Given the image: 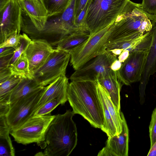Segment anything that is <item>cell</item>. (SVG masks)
Segmentation results:
<instances>
[{
	"instance_id": "d6a6232c",
	"label": "cell",
	"mask_w": 156,
	"mask_h": 156,
	"mask_svg": "<svg viewBox=\"0 0 156 156\" xmlns=\"http://www.w3.org/2000/svg\"><path fill=\"white\" fill-rule=\"evenodd\" d=\"M12 75L9 67L0 69V83L5 81Z\"/></svg>"
},
{
	"instance_id": "ab89813d",
	"label": "cell",
	"mask_w": 156,
	"mask_h": 156,
	"mask_svg": "<svg viewBox=\"0 0 156 156\" xmlns=\"http://www.w3.org/2000/svg\"><path fill=\"white\" fill-rule=\"evenodd\" d=\"M10 0H0V10L3 9Z\"/></svg>"
},
{
	"instance_id": "9c48e42d",
	"label": "cell",
	"mask_w": 156,
	"mask_h": 156,
	"mask_svg": "<svg viewBox=\"0 0 156 156\" xmlns=\"http://www.w3.org/2000/svg\"><path fill=\"white\" fill-rule=\"evenodd\" d=\"M70 59L69 53L54 49L45 62L31 77L43 86L49 85L59 77L66 76Z\"/></svg>"
},
{
	"instance_id": "5b68a950",
	"label": "cell",
	"mask_w": 156,
	"mask_h": 156,
	"mask_svg": "<svg viewBox=\"0 0 156 156\" xmlns=\"http://www.w3.org/2000/svg\"><path fill=\"white\" fill-rule=\"evenodd\" d=\"M75 1L71 0L63 12L48 16L43 28L38 34L36 39H45L52 46H56L67 36L81 32L74 23Z\"/></svg>"
},
{
	"instance_id": "4dcf8cb0",
	"label": "cell",
	"mask_w": 156,
	"mask_h": 156,
	"mask_svg": "<svg viewBox=\"0 0 156 156\" xmlns=\"http://www.w3.org/2000/svg\"><path fill=\"white\" fill-rule=\"evenodd\" d=\"M141 5L143 9L147 13L156 14V0H143Z\"/></svg>"
},
{
	"instance_id": "277c9868",
	"label": "cell",
	"mask_w": 156,
	"mask_h": 156,
	"mask_svg": "<svg viewBox=\"0 0 156 156\" xmlns=\"http://www.w3.org/2000/svg\"><path fill=\"white\" fill-rule=\"evenodd\" d=\"M129 0H88L84 24L90 35L112 24Z\"/></svg>"
},
{
	"instance_id": "cb8c5ba5",
	"label": "cell",
	"mask_w": 156,
	"mask_h": 156,
	"mask_svg": "<svg viewBox=\"0 0 156 156\" xmlns=\"http://www.w3.org/2000/svg\"><path fill=\"white\" fill-rule=\"evenodd\" d=\"M71 0H43L48 16L63 12Z\"/></svg>"
},
{
	"instance_id": "d6986e66",
	"label": "cell",
	"mask_w": 156,
	"mask_h": 156,
	"mask_svg": "<svg viewBox=\"0 0 156 156\" xmlns=\"http://www.w3.org/2000/svg\"><path fill=\"white\" fill-rule=\"evenodd\" d=\"M44 87L31 77H24L11 93L9 104Z\"/></svg>"
},
{
	"instance_id": "4316f807",
	"label": "cell",
	"mask_w": 156,
	"mask_h": 156,
	"mask_svg": "<svg viewBox=\"0 0 156 156\" xmlns=\"http://www.w3.org/2000/svg\"><path fill=\"white\" fill-rule=\"evenodd\" d=\"M65 103L59 98L52 99L45 103L34 112V117L41 116L51 113V112L60 105H63Z\"/></svg>"
},
{
	"instance_id": "ac0fdd59",
	"label": "cell",
	"mask_w": 156,
	"mask_h": 156,
	"mask_svg": "<svg viewBox=\"0 0 156 156\" xmlns=\"http://www.w3.org/2000/svg\"><path fill=\"white\" fill-rule=\"evenodd\" d=\"M97 81L106 89L113 104L121 111L120 92L122 85L118 80L116 71L110 69Z\"/></svg>"
},
{
	"instance_id": "9a60e30c",
	"label": "cell",
	"mask_w": 156,
	"mask_h": 156,
	"mask_svg": "<svg viewBox=\"0 0 156 156\" xmlns=\"http://www.w3.org/2000/svg\"><path fill=\"white\" fill-rule=\"evenodd\" d=\"M21 9L27 16L34 27L31 39H35L43 28L48 17L43 0H18Z\"/></svg>"
},
{
	"instance_id": "8fae6325",
	"label": "cell",
	"mask_w": 156,
	"mask_h": 156,
	"mask_svg": "<svg viewBox=\"0 0 156 156\" xmlns=\"http://www.w3.org/2000/svg\"><path fill=\"white\" fill-rule=\"evenodd\" d=\"M149 49L132 52L122 63L120 69L116 71L118 80L122 84L128 86L140 81Z\"/></svg>"
},
{
	"instance_id": "f35d334b",
	"label": "cell",
	"mask_w": 156,
	"mask_h": 156,
	"mask_svg": "<svg viewBox=\"0 0 156 156\" xmlns=\"http://www.w3.org/2000/svg\"><path fill=\"white\" fill-rule=\"evenodd\" d=\"M108 51L117 56L119 55L123 51L122 49H115Z\"/></svg>"
},
{
	"instance_id": "e0dca14e",
	"label": "cell",
	"mask_w": 156,
	"mask_h": 156,
	"mask_svg": "<svg viewBox=\"0 0 156 156\" xmlns=\"http://www.w3.org/2000/svg\"><path fill=\"white\" fill-rule=\"evenodd\" d=\"M152 41L140 81L139 91L141 97L144 95L150 76L156 72V23L152 30Z\"/></svg>"
},
{
	"instance_id": "3957f363",
	"label": "cell",
	"mask_w": 156,
	"mask_h": 156,
	"mask_svg": "<svg viewBox=\"0 0 156 156\" xmlns=\"http://www.w3.org/2000/svg\"><path fill=\"white\" fill-rule=\"evenodd\" d=\"M156 17L144 11L141 5L129 0L109 28L107 43L129 37H140L151 31Z\"/></svg>"
},
{
	"instance_id": "484cf974",
	"label": "cell",
	"mask_w": 156,
	"mask_h": 156,
	"mask_svg": "<svg viewBox=\"0 0 156 156\" xmlns=\"http://www.w3.org/2000/svg\"><path fill=\"white\" fill-rule=\"evenodd\" d=\"M9 67L11 69L12 74L30 77L28 61L24 52L14 63Z\"/></svg>"
},
{
	"instance_id": "2e32d148",
	"label": "cell",
	"mask_w": 156,
	"mask_h": 156,
	"mask_svg": "<svg viewBox=\"0 0 156 156\" xmlns=\"http://www.w3.org/2000/svg\"><path fill=\"white\" fill-rule=\"evenodd\" d=\"M69 83L68 78L64 76L48 85L37 105L35 112L45 103L56 98H61L65 103L68 101L67 89Z\"/></svg>"
},
{
	"instance_id": "f1b7e54d",
	"label": "cell",
	"mask_w": 156,
	"mask_h": 156,
	"mask_svg": "<svg viewBox=\"0 0 156 156\" xmlns=\"http://www.w3.org/2000/svg\"><path fill=\"white\" fill-rule=\"evenodd\" d=\"M21 35L17 33L13 34L0 44V48L10 47L16 49L20 44Z\"/></svg>"
},
{
	"instance_id": "ffe728a7",
	"label": "cell",
	"mask_w": 156,
	"mask_h": 156,
	"mask_svg": "<svg viewBox=\"0 0 156 156\" xmlns=\"http://www.w3.org/2000/svg\"><path fill=\"white\" fill-rule=\"evenodd\" d=\"M10 132L6 116H0V156L15 155V149L9 135Z\"/></svg>"
},
{
	"instance_id": "8992f818",
	"label": "cell",
	"mask_w": 156,
	"mask_h": 156,
	"mask_svg": "<svg viewBox=\"0 0 156 156\" xmlns=\"http://www.w3.org/2000/svg\"><path fill=\"white\" fill-rule=\"evenodd\" d=\"M111 25L90 35L83 43L67 52L70 55L71 64L75 70L106 51L110 34L109 29Z\"/></svg>"
},
{
	"instance_id": "1f68e13d",
	"label": "cell",
	"mask_w": 156,
	"mask_h": 156,
	"mask_svg": "<svg viewBox=\"0 0 156 156\" xmlns=\"http://www.w3.org/2000/svg\"><path fill=\"white\" fill-rule=\"evenodd\" d=\"M88 0H75L74 8L75 20L84 9L87 4Z\"/></svg>"
},
{
	"instance_id": "7a4b0ae2",
	"label": "cell",
	"mask_w": 156,
	"mask_h": 156,
	"mask_svg": "<svg viewBox=\"0 0 156 156\" xmlns=\"http://www.w3.org/2000/svg\"><path fill=\"white\" fill-rule=\"evenodd\" d=\"M73 111L67 110L55 116L46 131L44 140L38 145L42 149L35 155L68 156L76 146L77 133L72 118Z\"/></svg>"
},
{
	"instance_id": "7c38bea8",
	"label": "cell",
	"mask_w": 156,
	"mask_h": 156,
	"mask_svg": "<svg viewBox=\"0 0 156 156\" xmlns=\"http://www.w3.org/2000/svg\"><path fill=\"white\" fill-rule=\"evenodd\" d=\"M21 8L18 0H10L0 10V44L21 30Z\"/></svg>"
},
{
	"instance_id": "5bb4252c",
	"label": "cell",
	"mask_w": 156,
	"mask_h": 156,
	"mask_svg": "<svg viewBox=\"0 0 156 156\" xmlns=\"http://www.w3.org/2000/svg\"><path fill=\"white\" fill-rule=\"evenodd\" d=\"M122 131L118 135L108 137L105 147L98 153V156H128L129 151V130L122 112Z\"/></svg>"
},
{
	"instance_id": "603a6c76",
	"label": "cell",
	"mask_w": 156,
	"mask_h": 156,
	"mask_svg": "<svg viewBox=\"0 0 156 156\" xmlns=\"http://www.w3.org/2000/svg\"><path fill=\"white\" fill-rule=\"evenodd\" d=\"M24 77L12 74L5 81L0 83V102L9 104V98L11 93Z\"/></svg>"
},
{
	"instance_id": "30bf717a",
	"label": "cell",
	"mask_w": 156,
	"mask_h": 156,
	"mask_svg": "<svg viewBox=\"0 0 156 156\" xmlns=\"http://www.w3.org/2000/svg\"><path fill=\"white\" fill-rule=\"evenodd\" d=\"M116 55L107 50L103 53L90 59L75 70L71 76L70 80L97 81L110 69L112 63L117 58Z\"/></svg>"
},
{
	"instance_id": "6da1fadb",
	"label": "cell",
	"mask_w": 156,
	"mask_h": 156,
	"mask_svg": "<svg viewBox=\"0 0 156 156\" xmlns=\"http://www.w3.org/2000/svg\"><path fill=\"white\" fill-rule=\"evenodd\" d=\"M97 81L74 80L68 83V101L75 114L81 115L93 127L101 129L105 122Z\"/></svg>"
},
{
	"instance_id": "4fadbf2b",
	"label": "cell",
	"mask_w": 156,
	"mask_h": 156,
	"mask_svg": "<svg viewBox=\"0 0 156 156\" xmlns=\"http://www.w3.org/2000/svg\"><path fill=\"white\" fill-rule=\"evenodd\" d=\"M54 49L52 46L45 39H31L24 52L28 61L31 77L32 74L45 62Z\"/></svg>"
},
{
	"instance_id": "44dd1931",
	"label": "cell",
	"mask_w": 156,
	"mask_h": 156,
	"mask_svg": "<svg viewBox=\"0 0 156 156\" xmlns=\"http://www.w3.org/2000/svg\"><path fill=\"white\" fill-rule=\"evenodd\" d=\"M97 82V87L98 94L105 101L114 121L118 135L122 131L121 111L119 110L113 104L106 89L98 81Z\"/></svg>"
},
{
	"instance_id": "e575fe53",
	"label": "cell",
	"mask_w": 156,
	"mask_h": 156,
	"mask_svg": "<svg viewBox=\"0 0 156 156\" xmlns=\"http://www.w3.org/2000/svg\"><path fill=\"white\" fill-rule=\"evenodd\" d=\"M16 49L12 47L0 48V57L14 54Z\"/></svg>"
},
{
	"instance_id": "74e56055",
	"label": "cell",
	"mask_w": 156,
	"mask_h": 156,
	"mask_svg": "<svg viewBox=\"0 0 156 156\" xmlns=\"http://www.w3.org/2000/svg\"><path fill=\"white\" fill-rule=\"evenodd\" d=\"M147 156H156V141L152 147H150Z\"/></svg>"
},
{
	"instance_id": "52a82bcc",
	"label": "cell",
	"mask_w": 156,
	"mask_h": 156,
	"mask_svg": "<svg viewBox=\"0 0 156 156\" xmlns=\"http://www.w3.org/2000/svg\"><path fill=\"white\" fill-rule=\"evenodd\" d=\"M48 87H44L9 104L6 118L10 131L19 127L33 117L37 105Z\"/></svg>"
},
{
	"instance_id": "836d02e7",
	"label": "cell",
	"mask_w": 156,
	"mask_h": 156,
	"mask_svg": "<svg viewBox=\"0 0 156 156\" xmlns=\"http://www.w3.org/2000/svg\"><path fill=\"white\" fill-rule=\"evenodd\" d=\"M13 54L0 57V69L9 67V62Z\"/></svg>"
},
{
	"instance_id": "d4e9b609",
	"label": "cell",
	"mask_w": 156,
	"mask_h": 156,
	"mask_svg": "<svg viewBox=\"0 0 156 156\" xmlns=\"http://www.w3.org/2000/svg\"><path fill=\"white\" fill-rule=\"evenodd\" d=\"M99 96L102 103L105 118L104 123L101 129L108 137L117 135L115 125L105 101L101 97Z\"/></svg>"
},
{
	"instance_id": "ba28073f",
	"label": "cell",
	"mask_w": 156,
	"mask_h": 156,
	"mask_svg": "<svg viewBox=\"0 0 156 156\" xmlns=\"http://www.w3.org/2000/svg\"><path fill=\"white\" fill-rule=\"evenodd\" d=\"M55 115L51 113L38 117L33 116L10 133L19 144L27 145L33 143L38 144L44 140L45 134Z\"/></svg>"
},
{
	"instance_id": "60d3db41",
	"label": "cell",
	"mask_w": 156,
	"mask_h": 156,
	"mask_svg": "<svg viewBox=\"0 0 156 156\" xmlns=\"http://www.w3.org/2000/svg\"><path fill=\"white\" fill-rule=\"evenodd\" d=\"M154 15H155V16H156V14H155Z\"/></svg>"
},
{
	"instance_id": "d590c367",
	"label": "cell",
	"mask_w": 156,
	"mask_h": 156,
	"mask_svg": "<svg viewBox=\"0 0 156 156\" xmlns=\"http://www.w3.org/2000/svg\"><path fill=\"white\" fill-rule=\"evenodd\" d=\"M122 63L120 62L118 59H117L112 64L110 69L114 71L119 70L121 68Z\"/></svg>"
},
{
	"instance_id": "7402d4cb",
	"label": "cell",
	"mask_w": 156,
	"mask_h": 156,
	"mask_svg": "<svg viewBox=\"0 0 156 156\" xmlns=\"http://www.w3.org/2000/svg\"><path fill=\"white\" fill-rule=\"evenodd\" d=\"M87 32H78L69 34L61 40L56 46L57 49L67 52L70 49L81 44L90 37Z\"/></svg>"
},
{
	"instance_id": "f546056e",
	"label": "cell",
	"mask_w": 156,
	"mask_h": 156,
	"mask_svg": "<svg viewBox=\"0 0 156 156\" xmlns=\"http://www.w3.org/2000/svg\"><path fill=\"white\" fill-rule=\"evenodd\" d=\"M150 147L156 141V107L153 111L149 126Z\"/></svg>"
},
{
	"instance_id": "8d00e7d4",
	"label": "cell",
	"mask_w": 156,
	"mask_h": 156,
	"mask_svg": "<svg viewBox=\"0 0 156 156\" xmlns=\"http://www.w3.org/2000/svg\"><path fill=\"white\" fill-rule=\"evenodd\" d=\"M129 53L128 50L123 51L122 53L119 55L118 59L121 62H123L128 58Z\"/></svg>"
},
{
	"instance_id": "83f0119b",
	"label": "cell",
	"mask_w": 156,
	"mask_h": 156,
	"mask_svg": "<svg viewBox=\"0 0 156 156\" xmlns=\"http://www.w3.org/2000/svg\"><path fill=\"white\" fill-rule=\"evenodd\" d=\"M31 41V39L26 34H21L20 44L11 59L9 67L14 63L24 53Z\"/></svg>"
}]
</instances>
